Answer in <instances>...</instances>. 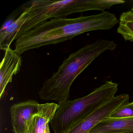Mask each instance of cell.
I'll return each instance as SVG.
<instances>
[{
    "label": "cell",
    "mask_w": 133,
    "mask_h": 133,
    "mask_svg": "<svg viewBox=\"0 0 133 133\" xmlns=\"http://www.w3.org/2000/svg\"><path fill=\"white\" fill-rule=\"evenodd\" d=\"M22 60L21 54L10 47L5 51L0 65V98L3 97L8 85L12 82L13 78L21 70Z\"/></svg>",
    "instance_id": "obj_7"
},
{
    "label": "cell",
    "mask_w": 133,
    "mask_h": 133,
    "mask_svg": "<svg viewBox=\"0 0 133 133\" xmlns=\"http://www.w3.org/2000/svg\"><path fill=\"white\" fill-rule=\"evenodd\" d=\"M118 84L106 81L81 98L58 103L50 123L54 133H65L115 96Z\"/></svg>",
    "instance_id": "obj_3"
},
{
    "label": "cell",
    "mask_w": 133,
    "mask_h": 133,
    "mask_svg": "<svg viewBox=\"0 0 133 133\" xmlns=\"http://www.w3.org/2000/svg\"><path fill=\"white\" fill-rule=\"evenodd\" d=\"M28 9L26 8L16 20L11 24L1 29L0 32V49L5 51L10 47L18 31L28 18Z\"/></svg>",
    "instance_id": "obj_10"
},
{
    "label": "cell",
    "mask_w": 133,
    "mask_h": 133,
    "mask_svg": "<svg viewBox=\"0 0 133 133\" xmlns=\"http://www.w3.org/2000/svg\"><path fill=\"white\" fill-rule=\"evenodd\" d=\"M116 46L113 41L99 39L71 54L57 71L44 82L39 91L40 99L58 103L68 100L71 87L76 78L104 52L113 51Z\"/></svg>",
    "instance_id": "obj_2"
},
{
    "label": "cell",
    "mask_w": 133,
    "mask_h": 133,
    "mask_svg": "<svg viewBox=\"0 0 133 133\" xmlns=\"http://www.w3.org/2000/svg\"><path fill=\"white\" fill-rule=\"evenodd\" d=\"M124 3L121 0L33 1L31 6L27 7V20L20 29L15 40L49 19L64 18L72 14L88 11L103 12L114 5Z\"/></svg>",
    "instance_id": "obj_4"
},
{
    "label": "cell",
    "mask_w": 133,
    "mask_h": 133,
    "mask_svg": "<svg viewBox=\"0 0 133 133\" xmlns=\"http://www.w3.org/2000/svg\"><path fill=\"white\" fill-rule=\"evenodd\" d=\"M40 104L28 100L12 105L10 107L11 124L14 133H27V124L39 111Z\"/></svg>",
    "instance_id": "obj_6"
},
{
    "label": "cell",
    "mask_w": 133,
    "mask_h": 133,
    "mask_svg": "<svg viewBox=\"0 0 133 133\" xmlns=\"http://www.w3.org/2000/svg\"><path fill=\"white\" fill-rule=\"evenodd\" d=\"M89 133H133V117L120 119L107 117Z\"/></svg>",
    "instance_id": "obj_9"
},
{
    "label": "cell",
    "mask_w": 133,
    "mask_h": 133,
    "mask_svg": "<svg viewBox=\"0 0 133 133\" xmlns=\"http://www.w3.org/2000/svg\"></svg>",
    "instance_id": "obj_14"
},
{
    "label": "cell",
    "mask_w": 133,
    "mask_h": 133,
    "mask_svg": "<svg viewBox=\"0 0 133 133\" xmlns=\"http://www.w3.org/2000/svg\"><path fill=\"white\" fill-rule=\"evenodd\" d=\"M119 23L115 15L107 11L75 18L51 19L19 37L14 50L21 55L30 50L70 40L85 32L109 30Z\"/></svg>",
    "instance_id": "obj_1"
},
{
    "label": "cell",
    "mask_w": 133,
    "mask_h": 133,
    "mask_svg": "<svg viewBox=\"0 0 133 133\" xmlns=\"http://www.w3.org/2000/svg\"><path fill=\"white\" fill-rule=\"evenodd\" d=\"M55 103L40 104L39 111L27 124V133H50L49 123L58 107Z\"/></svg>",
    "instance_id": "obj_8"
},
{
    "label": "cell",
    "mask_w": 133,
    "mask_h": 133,
    "mask_svg": "<svg viewBox=\"0 0 133 133\" xmlns=\"http://www.w3.org/2000/svg\"><path fill=\"white\" fill-rule=\"evenodd\" d=\"M129 95L122 94L108 101L98 110L65 133H89L96 124L107 117L122 104L129 102Z\"/></svg>",
    "instance_id": "obj_5"
},
{
    "label": "cell",
    "mask_w": 133,
    "mask_h": 133,
    "mask_svg": "<svg viewBox=\"0 0 133 133\" xmlns=\"http://www.w3.org/2000/svg\"><path fill=\"white\" fill-rule=\"evenodd\" d=\"M119 24L117 33L122 36L126 42H133V11L130 10L122 13Z\"/></svg>",
    "instance_id": "obj_11"
},
{
    "label": "cell",
    "mask_w": 133,
    "mask_h": 133,
    "mask_svg": "<svg viewBox=\"0 0 133 133\" xmlns=\"http://www.w3.org/2000/svg\"><path fill=\"white\" fill-rule=\"evenodd\" d=\"M133 117V102L122 104L110 115L109 117L114 119L128 118Z\"/></svg>",
    "instance_id": "obj_12"
},
{
    "label": "cell",
    "mask_w": 133,
    "mask_h": 133,
    "mask_svg": "<svg viewBox=\"0 0 133 133\" xmlns=\"http://www.w3.org/2000/svg\"><path fill=\"white\" fill-rule=\"evenodd\" d=\"M131 10V11H133V7Z\"/></svg>",
    "instance_id": "obj_13"
}]
</instances>
